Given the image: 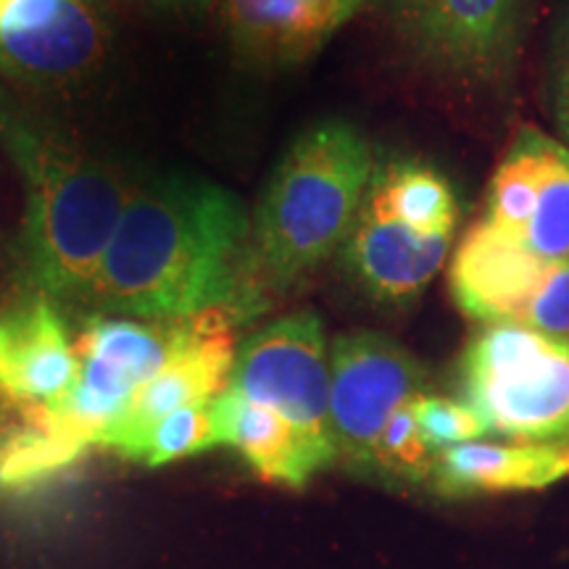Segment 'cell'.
Returning a JSON list of instances; mask_svg holds the SVG:
<instances>
[{"mask_svg": "<svg viewBox=\"0 0 569 569\" xmlns=\"http://www.w3.org/2000/svg\"><path fill=\"white\" fill-rule=\"evenodd\" d=\"M248 272L251 217L240 198L172 177L130 196L82 301L156 322L222 309L243 325L261 315Z\"/></svg>", "mask_w": 569, "mask_h": 569, "instance_id": "obj_1", "label": "cell"}, {"mask_svg": "<svg viewBox=\"0 0 569 569\" xmlns=\"http://www.w3.org/2000/svg\"><path fill=\"white\" fill-rule=\"evenodd\" d=\"M369 140L353 124H315L277 163L251 219V298L261 311L269 296L322 267L365 203L375 172Z\"/></svg>", "mask_w": 569, "mask_h": 569, "instance_id": "obj_2", "label": "cell"}, {"mask_svg": "<svg viewBox=\"0 0 569 569\" xmlns=\"http://www.w3.org/2000/svg\"><path fill=\"white\" fill-rule=\"evenodd\" d=\"M19 159L30 184L24 256L48 298H84L130 193L101 163L69 148L24 138Z\"/></svg>", "mask_w": 569, "mask_h": 569, "instance_id": "obj_3", "label": "cell"}, {"mask_svg": "<svg viewBox=\"0 0 569 569\" xmlns=\"http://www.w3.org/2000/svg\"><path fill=\"white\" fill-rule=\"evenodd\" d=\"M461 393L488 432L569 443V346L525 325H486L461 356Z\"/></svg>", "mask_w": 569, "mask_h": 569, "instance_id": "obj_4", "label": "cell"}, {"mask_svg": "<svg viewBox=\"0 0 569 569\" xmlns=\"http://www.w3.org/2000/svg\"><path fill=\"white\" fill-rule=\"evenodd\" d=\"M401 48L440 80L501 90L515 77L532 0H375Z\"/></svg>", "mask_w": 569, "mask_h": 569, "instance_id": "obj_5", "label": "cell"}, {"mask_svg": "<svg viewBox=\"0 0 569 569\" xmlns=\"http://www.w3.org/2000/svg\"><path fill=\"white\" fill-rule=\"evenodd\" d=\"M227 390L277 411L311 446L338 459L330 430V353L317 315H288L253 332L234 353Z\"/></svg>", "mask_w": 569, "mask_h": 569, "instance_id": "obj_6", "label": "cell"}, {"mask_svg": "<svg viewBox=\"0 0 569 569\" xmlns=\"http://www.w3.org/2000/svg\"><path fill=\"white\" fill-rule=\"evenodd\" d=\"M177 338L180 322L92 317L74 346L80 356L74 388L46 409L84 448L101 446L134 393L167 365Z\"/></svg>", "mask_w": 569, "mask_h": 569, "instance_id": "obj_7", "label": "cell"}, {"mask_svg": "<svg viewBox=\"0 0 569 569\" xmlns=\"http://www.w3.org/2000/svg\"><path fill=\"white\" fill-rule=\"evenodd\" d=\"M425 369L396 340L375 332L340 336L330 351V430L338 459L375 469L377 443L398 409L422 396Z\"/></svg>", "mask_w": 569, "mask_h": 569, "instance_id": "obj_8", "label": "cell"}, {"mask_svg": "<svg viewBox=\"0 0 569 569\" xmlns=\"http://www.w3.org/2000/svg\"><path fill=\"white\" fill-rule=\"evenodd\" d=\"M238 319L222 309L182 319L180 338L169 361L134 393L124 415L103 436L101 446L130 461H142L148 438L161 419L174 415L177 409L217 401L230 386L238 353Z\"/></svg>", "mask_w": 569, "mask_h": 569, "instance_id": "obj_9", "label": "cell"}, {"mask_svg": "<svg viewBox=\"0 0 569 569\" xmlns=\"http://www.w3.org/2000/svg\"><path fill=\"white\" fill-rule=\"evenodd\" d=\"M106 53V24L90 0H0V69L34 84L90 74Z\"/></svg>", "mask_w": 569, "mask_h": 569, "instance_id": "obj_10", "label": "cell"}, {"mask_svg": "<svg viewBox=\"0 0 569 569\" xmlns=\"http://www.w3.org/2000/svg\"><path fill=\"white\" fill-rule=\"evenodd\" d=\"M453 234H427L365 196L348 232L343 264L353 282L380 303H407L436 280Z\"/></svg>", "mask_w": 569, "mask_h": 569, "instance_id": "obj_11", "label": "cell"}, {"mask_svg": "<svg viewBox=\"0 0 569 569\" xmlns=\"http://www.w3.org/2000/svg\"><path fill=\"white\" fill-rule=\"evenodd\" d=\"M549 261L519 234L482 217L469 227L448 269V284L459 311L482 325L519 322Z\"/></svg>", "mask_w": 569, "mask_h": 569, "instance_id": "obj_12", "label": "cell"}, {"mask_svg": "<svg viewBox=\"0 0 569 569\" xmlns=\"http://www.w3.org/2000/svg\"><path fill=\"white\" fill-rule=\"evenodd\" d=\"M80 356L48 296L0 315V396L17 407H53L74 388Z\"/></svg>", "mask_w": 569, "mask_h": 569, "instance_id": "obj_13", "label": "cell"}, {"mask_svg": "<svg viewBox=\"0 0 569 569\" xmlns=\"http://www.w3.org/2000/svg\"><path fill=\"white\" fill-rule=\"evenodd\" d=\"M569 475V443L469 440L436 453L430 478L448 496L540 490Z\"/></svg>", "mask_w": 569, "mask_h": 569, "instance_id": "obj_14", "label": "cell"}, {"mask_svg": "<svg viewBox=\"0 0 569 569\" xmlns=\"http://www.w3.org/2000/svg\"><path fill=\"white\" fill-rule=\"evenodd\" d=\"M217 443L232 446L261 478L301 488L311 475L330 467L332 459L306 440L293 425L261 403L224 390L211 403Z\"/></svg>", "mask_w": 569, "mask_h": 569, "instance_id": "obj_15", "label": "cell"}, {"mask_svg": "<svg viewBox=\"0 0 569 569\" xmlns=\"http://www.w3.org/2000/svg\"><path fill=\"white\" fill-rule=\"evenodd\" d=\"M222 19L234 51L259 67H293L325 46L301 0H222Z\"/></svg>", "mask_w": 569, "mask_h": 569, "instance_id": "obj_16", "label": "cell"}, {"mask_svg": "<svg viewBox=\"0 0 569 569\" xmlns=\"http://www.w3.org/2000/svg\"><path fill=\"white\" fill-rule=\"evenodd\" d=\"M84 451L46 407H17V417L0 425V488L38 486L74 465Z\"/></svg>", "mask_w": 569, "mask_h": 569, "instance_id": "obj_17", "label": "cell"}, {"mask_svg": "<svg viewBox=\"0 0 569 569\" xmlns=\"http://www.w3.org/2000/svg\"><path fill=\"white\" fill-rule=\"evenodd\" d=\"M367 193L393 217L427 234H453L459 203L451 182L422 161L375 163Z\"/></svg>", "mask_w": 569, "mask_h": 569, "instance_id": "obj_18", "label": "cell"}, {"mask_svg": "<svg viewBox=\"0 0 569 569\" xmlns=\"http://www.w3.org/2000/svg\"><path fill=\"white\" fill-rule=\"evenodd\" d=\"M522 240L543 261L569 259V148L536 130V203Z\"/></svg>", "mask_w": 569, "mask_h": 569, "instance_id": "obj_19", "label": "cell"}, {"mask_svg": "<svg viewBox=\"0 0 569 569\" xmlns=\"http://www.w3.org/2000/svg\"><path fill=\"white\" fill-rule=\"evenodd\" d=\"M217 443V427H213L211 403H198V407L177 409L174 415L161 419L148 438L146 451H142L140 465L161 467L169 461L196 457V453L209 451Z\"/></svg>", "mask_w": 569, "mask_h": 569, "instance_id": "obj_20", "label": "cell"}, {"mask_svg": "<svg viewBox=\"0 0 569 569\" xmlns=\"http://www.w3.org/2000/svg\"><path fill=\"white\" fill-rule=\"evenodd\" d=\"M411 411H415L419 436L432 453L478 440L488 432L478 411L469 409L465 401H453V398L422 393L411 401Z\"/></svg>", "mask_w": 569, "mask_h": 569, "instance_id": "obj_21", "label": "cell"}, {"mask_svg": "<svg viewBox=\"0 0 569 569\" xmlns=\"http://www.w3.org/2000/svg\"><path fill=\"white\" fill-rule=\"evenodd\" d=\"M432 461H436V453L419 436L409 401L407 407H401L390 417L386 430H382L380 443H377L375 469L403 480H427L432 472Z\"/></svg>", "mask_w": 569, "mask_h": 569, "instance_id": "obj_22", "label": "cell"}, {"mask_svg": "<svg viewBox=\"0 0 569 569\" xmlns=\"http://www.w3.org/2000/svg\"><path fill=\"white\" fill-rule=\"evenodd\" d=\"M517 325L569 346V259L546 267Z\"/></svg>", "mask_w": 569, "mask_h": 569, "instance_id": "obj_23", "label": "cell"}, {"mask_svg": "<svg viewBox=\"0 0 569 569\" xmlns=\"http://www.w3.org/2000/svg\"><path fill=\"white\" fill-rule=\"evenodd\" d=\"M549 109L561 134V146L569 148V0H559L549 46Z\"/></svg>", "mask_w": 569, "mask_h": 569, "instance_id": "obj_24", "label": "cell"}, {"mask_svg": "<svg viewBox=\"0 0 569 569\" xmlns=\"http://www.w3.org/2000/svg\"><path fill=\"white\" fill-rule=\"evenodd\" d=\"M369 3L375 0H301L303 11L309 13L311 24L325 42Z\"/></svg>", "mask_w": 569, "mask_h": 569, "instance_id": "obj_25", "label": "cell"}, {"mask_svg": "<svg viewBox=\"0 0 569 569\" xmlns=\"http://www.w3.org/2000/svg\"><path fill=\"white\" fill-rule=\"evenodd\" d=\"M156 3H163V6H206L209 0H156Z\"/></svg>", "mask_w": 569, "mask_h": 569, "instance_id": "obj_26", "label": "cell"}]
</instances>
